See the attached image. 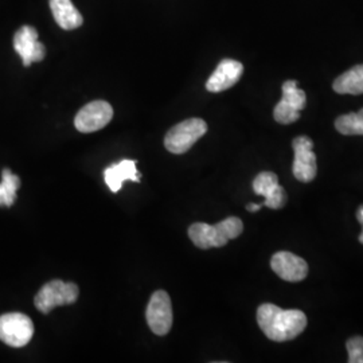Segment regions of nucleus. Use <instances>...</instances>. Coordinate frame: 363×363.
<instances>
[{
	"label": "nucleus",
	"mask_w": 363,
	"mask_h": 363,
	"mask_svg": "<svg viewBox=\"0 0 363 363\" xmlns=\"http://www.w3.org/2000/svg\"><path fill=\"white\" fill-rule=\"evenodd\" d=\"M244 73V65L234 60H222L216 72L206 82V89L211 93H220L234 86Z\"/></svg>",
	"instance_id": "nucleus-11"
},
{
	"label": "nucleus",
	"mask_w": 363,
	"mask_h": 363,
	"mask_svg": "<svg viewBox=\"0 0 363 363\" xmlns=\"http://www.w3.org/2000/svg\"><path fill=\"white\" fill-rule=\"evenodd\" d=\"M244 232V223L237 217H229L216 225L196 222L189 228V237L201 249L225 247L230 240Z\"/></svg>",
	"instance_id": "nucleus-2"
},
{
	"label": "nucleus",
	"mask_w": 363,
	"mask_h": 363,
	"mask_svg": "<svg viewBox=\"0 0 363 363\" xmlns=\"http://www.w3.org/2000/svg\"><path fill=\"white\" fill-rule=\"evenodd\" d=\"M140 178L142 174L136 169V162L130 159L112 164L104 171L105 183L112 193L120 191L124 182H140Z\"/></svg>",
	"instance_id": "nucleus-12"
},
{
	"label": "nucleus",
	"mask_w": 363,
	"mask_h": 363,
	"mask_svg": "<svg viewBox=\"0 0 363 363\" xmlns=\"http://www.w3.org/2000/svg\"><path fill=\"white\" fill-rule=\"evenodd\" d=\"M34 335L33 320L21 312L0 316V340L11 347H25Z\"/></svg>",
	"instance_id": "nucleus-5"
},
{
	"label": "nucleus",
	"mask_w": 363,
	"mask_h": 363,
	"mask_svg": "<svg viewBox=\"0 0 363 363\" xmlns=\"http://www.w3.org/2000/svg\"><path fill=\"white\" fill-rule=\"evenodd\" d=\"M79 289L74 283H64L61 280H52L39 289L34 298L37 310L49 313L54 308L73 304L77 301Z\"/></svg>",
	"instance_id": "nucleus-4"
},
{
	"label": "nucleus",
	"mask_w": 363,
	"mask_h": 363,
	"mask_svg": "<svg viewBox=\"0 0 363 363\" xmlns=\"http://www.w3.org/2000/svg\"><path fill=\"white\" fill-rule=\"evenodd\" d=\"M273 117L277 123L286 125V124H292V123L298 121L300 118V111L291 108L289 105H286V103H283L280 100V103L274 106Z\"/></svg>",
	"instance_id": "nucleus-19"
},
{
	"label": "nucleus",
	"mask_w": 363,
	"mask_h": 363,
	"mask_svg": "<svg viewBox=\"0 0 363 363\" xmlns=\"http://www.w3.org/2000/svg\"><path fill=\"white\" fill-rule=\"evenodd\" d=\"M113 117L112 105L103 100H96L78 111L74 125L82 133H91L103 130Z\"/></svg>",
	"instance_id": "nucleus-7"
},
{
	"label": "nucleus",
	"mask_w": 363,
	"mask_h": 363,
	"mask_svg": "<svg viewBox=\"0 0 363 363\" xmlns=\"http://www.w3.org/2000/svg\"><path fill=\"white\" fill-rule=\"evenodd\" d=\"M273 272L289 283H298L308 274V265L304 259L291 252H277L271 259Z\"/></svg>",
	"instance_id": "nucleus-10"
},
{
	"label": "nucleus",
	"mask_w": 363,
	"mask_h": 363,
	"mask_svg": "<svg viewBox=\"0 0 363 363\" xmlns=\"http://www.w3.org/2000/svg\"><path fill=\"white\" fill-rule=\"evenodd\" d=\"M295 160L292 166L294 177L301 183H310L315 179L318 172L316 155L312 151L313 142L308 136H298L292 142Z\"/></svg>",
	"instance_id": "nucleus-8"
},
{
	"label": "nucleus",
	"mask_w": 363,
	"mask_h": 363,
	"mask_svg": "<svg viewBox=\"0 0 363 363\" xmlns=\"http://www.w3.org/2000/svg\"><path fill=\"white\" fill-rule=\"evenodd\" d=\"M334 91L339 94H363V65L351 67L334 81Z\"/></svg>",
	"instance_id": "nucleus-14"
},
{
	"label": "nucleus",
	"mask_w": 363,
	"mask_h": 363,
	"mask_svg": "<svg viewBox=\"0 0 363 363\" xmlns=\"http://www.w3.org/2000/svg\"><path fill=\"white\" fill-rule=\"evenodd\" d=\"M335 128L342 135L347 136L363 135V108L357 113H347L337 117Z\"/></svg>",
	"instance_id": "nucleus-17"
},
{
	"label": "nucleus",
	"mask_w": 363,
	"mask_h": 363,
	"mask_svg": "<svg viewBox=\"0 0 363 363\" xmlns=\"http://www.w3.org/2000/svg\"><path fill=\"white\" fill-rule=\"evenodd\" d=\"M281 101L296 111H303L306 108L307 96H306V91L298 89V81L288 79L283 84Z\"/></svg>",
	"instance_id": "nucleus-16"
},
{
	"label": "nucleus",
	"mask_w": 363,
	"mask_h": 363,
	"mask_svg": "<svg viewBox=\"0 0 363 363\" xmlns=\"http://www.w3.org/2000/svg\"><path fill=\"white\" fill-rule=\"evenodd\" d=\"M52 16L64 30H74L82 26L84 18L72 0H50Z\"/></svg>",
	"instance_id": "nucleus-13"
},
{
	"label": "nucleus",
	"mask_w": 363,
	"mask_h": 363,
	"mask_svg": "<svg viewBox=\"0 0 363 363\" xmlns=\"http://www.w3.org/2000/svg\"><path fill=\"white\" fill-rule=\"evenodd\" d=\"M359 242H361V244H363V225H362V233H361V235H359Z\"/></svg>",
	"instance_id": "nucleus-24"
},
{
	"label": "nucleus",
	"mask_w": 363,
	"mask_h": 363,
	"mask_svg": "<svg viewBox=\"0 0 363 363\" xmlns=\"http://www.w3.org/2000/svg\"><path fill=\"white\" fill-rule=\"evenodd\" d=\"M145 318L151 331L163 337L169 334L172 327V306L166 291H156L150 298Z\"/></svg>",
	"instance_id": "nucleus-6"
},
{
	"label": "nucleus",
	"mask_w": 363,
	"mask_h": 363,
	"mask_svg": "<svg viewBox=\"0 0 363 363\" xmlns=\"http://www.w3.org/2000/svg\"><path fill=\"white\" fill-rule=\"evenodd\" d=\"M357 220H358V222H359L361 225H363V205L362 206H359L358 211H357Z\"/></svg>",
	"instance_id": "nucleus-23"
},
{
	"label": "nucleus",
	"mask_w": 363,
	"mask_h": 363,
	"mask_svg": "<svg viewBox=\"0 0 363 363\" xmlns=\"http://www.w3.org/2000/svg\"><path fill=\"white\" fill-rule=\"evenodd\" d=\"M264 205L261 203V205H256V203H249L247 206V211H250V213H256V211H259V208H262Z\"/></svg>",
	"instance_id": "nucleus-22"
},
{
	"label": "nucleus",
	"mask_w": 363,
	"mask_h": 363,
	"mask_svg": "<svg viewBox=\"0 0 363 363\" xmlns=\"http://www.w3.org/2000/svg\"><path fill=\"white\" fill-rule=\"evenodd\" d=\"M13 49L28 67L34 62H40L46 55V48L38 40V31L33 26H22L13 35Z\"/></svg>",
	"instance_id": "nucleus-9"
},
{
	"label": "nucleus",
	"mask_w": 363,
	"mask_h": 363,
	"mask_svg": "<svg viewBox=\"0 0 363 363\" xmlns=\"http://www.w3.org/2000/svg\"><path fill=\"white\" fill-rule=\"evenodd\" d=\"M277 186H279V178H277L276 174H273L271 171L259 172L253 181L255 193L259 195V196H264V198L272 194Z\"/></svg>",
	"instance_id": "nucleus-18"
},
{
	"label": "nucleus",
	"mask_w": 363,
	"mask_h": 363,
	"mask_svg": "<svg viewBox=\"0 0 363 363\" xmlns=\"http://www.w3.org/2000/svg\"><path fill=\"white\" fill-rule=\"evenodd\" d=\"M259 328L273 342H286L298 337L307 327V316L298 310H283L271 303L257 310Z\"/></svg>",
	"instance_id": "nucleus-1"
},
{
	"label": "nucleus",
	"mask_w": 363,
	"mask_h": 363,
	"mask_svg": "<svg viewBox=\"0 0 363 363\" xmlns=\"http://www.w3.org/2000/svg\"><path fill=\"white\" fill-rule=\"evenodd\" d=\"M286 199H288V196H286V190L279 184L272 194L268 195L264 199L262 205L267 208H273V210H279V208L286 206Z\"/></svg>",
	"instance_id": "nucleus-20"
},
{
	"label": "nucleus",
	"mask_w": 363,
	"mask_h": 363,
	"mask_svg": "<svg viewBox=\"0 0 363 363\" xmlns=\"http://www.w3.org/2000/svg\"><path fill=\"white\" fill-rule=\"evenodd\" d=\"M349 362L363 363V337H352L346 343Z\"/></svg>",
	"instance_id": "nucleus-21"
},
{
	"label": "nucleus",
	"mask_w": 363,
	"mask_h": 363,
	"mask_svg": "<svg viewBox=\"0 0 363 363\" xmlns=\"http://www.w3.org/2000/svg\"><path fill=\"white\" fill-rule=\"evenodd\" d=\"M208 124L202 118H187L172 127L164 138V147L171 154L187 152L205 133Z\"/></svg>",
	"instance_id": "nucleus-3"
},
{
	"label": "nucleus",
	"mask_w": 363,
	"mask_h": 363,
	"mask_svg": "<svg viewBox=\"0 0 363 363\" xmlns=\"http://www.w3.org/2000/svg\"><path fill=\"white\" fill-rule=\"evenodd\" d=\"M21 187V179L11 169H4L1 172L0 183V206H13L16 201V191Z\"/></svg>",
	"instance_id": "nucleus-15"
}]
</instances>
